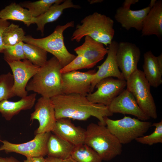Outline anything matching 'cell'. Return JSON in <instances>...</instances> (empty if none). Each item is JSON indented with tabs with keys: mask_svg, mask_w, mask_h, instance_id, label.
I'll use <instances>...</instances> for the list:
<instances>
[{
	"mask_svg": "<svg viewBox=\"0 0 162 162\" xmlns=\"http://www.w3.org/2000/svg\"><path fill=\"white\" fill-rule=\"evenodd\" d=\"M13 73L14 84L13 92L15 96L21 98L27 95L26 89L29 81L38 71L39 68L27 59L7 62Z\"/></svg>",
	"mask_w": 162,
	"mask_h": 162,
	"instance_id": "obj_11",
	"label": "cell"
},
{
	"mask_svg": "<svg viewBox=\"0 0 162 162\" xmlns=\"http://www.w3.org/2000/svg\"><path fill=\"white\" fill-rule=\"evenodd\" d=\"M78 162H102L98 154L85 144L75 146L70 156Z\"/></svg>",
	"mask_w": 162,
	"mask_h": 162,
	"instance_id": "obj_26",
	"label": "cell"
},
{
	"mask_svg": "<svg viewBox=\"0 0 162 162\" xmlns=\"http://www.w3.org/2000/svg\"><path fill=\"white\" fill-rule=\"evenodd\" d=\"M152 126L155 127L154 131L150 135L142 136L135 139L139 143L150 146L162 143V120L152 124Z\"/></svg>",
	"mask_w": 162,
	"mask_h": 162,
	"instance_id": "obj_31",
	"label": "cell"
},
{
	"mask_svg": "<svg viewBox=\"0 0 162 162\" xmlns=\"http://www.w3.org/2000/svg\"><path fill=\"white\" fill-rule=\"evenodd\" d=\"M10 24L7 20L0 19V52L2 53L4 49V45L2 40V34L5 28Z\"/></svg>",
	"mask_w": 162,
	"mask_h": 162,
	"instance_id": "obj_33",
	"label": "cell"
},
{
	"mask_svg": "<svg viewBox=\"0 0 162 162\" xmlns=\"http://www.w3.org/2000/svg\"><path fill=\"white\" fill-rule=\"evenodd\" d=\"M46 162H64V160L55 158L47 156L45 158Z\"/></svg>",
	"mask_w": 162,
	"mask_h": 162,
	"instance_id": "obj_37",
	"label": "cell"
},
{
	"mask_svg": "<svg viewBox=\"0 0 162 162\" xmlns=\"http://www.w3.org/2000/svg\"><path fill=\"white\" fill-rule=\"evenodd\" d=\"M74 146L67 141L51 133L47 143V155L64 160L71 156Z\"/></svg>",
	"mask_w": 162,
	"mask_h": 162,
	"instance_id": "obj_23",
	"label": "cell"
},
{
	"mask_svg": "<svg viewBox=\"0 0 162 162\" xmlns=\"http://www.w3.org/2000/svg\"><path fill=\"white\" fill-rule=\"evenodd\" d=\"M0 162H20L16 159L13 156L9 157H0Z\"/></svg>",
	"mask_w": 162,
	"mask_h": 162,
	"instance_id": "obj_35",
	"label": "cell"
},
{
	"mask_svg": "<svg viewBox=\"0 0 162 162\" xmlns=\"http://www.w3.org/2000/svg\"><path fill=\"white\" fill-rule=\"evenodd\" d=\"M103 1L102 0H92L88 1L90 4H93L98 3H100L102 2Z\"/></svg>",
	"mask_w": 162,
	"mask_h": 162,
	"instance_id": "obj_39",
	"label": "cell"
},
{
	"mask_svg": "<svg viewBox=\"0 0 162 162\" xmlns=\"http://www.w3.org/2000/svg\"><path fill=\"white\" fill-rule=\"evenodd\" d=\"M64 162H78L71 156L64 160Z\"/></svg>",
	"mask_w": 162,
	"mask_h": 162,
	"instance_id": "obj_38",
	"label": "cell"
},
{
	"mask_svg": "<svg viewBox=\"0 0 162 162\" xmlns=\"http://www.w3.org/2000/svg\"><path fill=\"white\" fill-rule=\"evenodd\" d=\"M23 48L26 59L33 64L40 67L44 65L47 61V52L40 47L23 42Z\"/></svg>",
	"mask_w": 162,
	"mask_h": 162,
	"instance_id": "obj_25",
	"label": "cell"
},
{
	"mask_svg": "<svg viewBox=\"0 0 162 162\" xmlns=\"http://www.w3.org/2000/svg\"><path fill=\"white\" fill-rule=\"evenodd\" d=\"M104 119L108 129L122 145L129 143L144 136L152 124L151 122L126 116L116 120L111 119L107 117Z\"/></svg>",
	"mask_w": 162,
	"mask_h": 162,
	"instance_id": "obj_6",
	"label": "cell"
},
{
	"mask_svg": "<svg viewBox=\"0 0 162 162\" xmlns=\"http://www.w3.org/2000/svg\"><path fill=\"white\" fill-rule=\"evenodd\" d=\"M64 0H40L34 2H27L21 4L30 12L34 17H37L46 11L55 3L61 4Z\"/></svg>",
	"mask_w": 162,
	"mask_h": 162,
	"instance_id": "obj_28",
	"label": "cell"
},
{
	"mask_svg": "<svg viewBox=\"0 0 162 162\" xmlns=\"http://www.w3.org/2000/svg\"><path fill=\"white\" fill-rule=\"evenodd\" d=\"M25 36V33L22 28L11 23L5 28L3 32L2 42L4 46H14L23 42Z\"/></svg>",
	"mask_w": 162,
	"mask_h": 162,
	"instance_id": "obj_27",
	"label": "cell"
},
{
	"mask_svg": "<svg viewBox=\"0 0 162 162\" xmlns=\"http://www.w3.org/2000/svg\"><path fill=\"white\" fill-rule=\"evenodd\" d=\"M23 42L13 46H4L3 52L4 59L7 62L26 59L23 48Z\"/></svg>",
	"mask_w": 162,
	"mask_h": 162,
	"instance_id": "obj_30",
	"label": "cell"
},
{
	"mask_svg": "<svg viewBox=\"0 0 162 162\" xmlns=\"http://www.w3.org/2000/svg\"><path fill=\"white\" fill-rule=\"evenodd\" d=\"M140 55V50L135 44L128 42L118 43L116 59L125 80L138 69Z\"/></svg>",
	"mask_w": 162,
	"mask_h": 162,
	"instance_id": "obj_13",
	"label": "cell"
},
{
	"mask_svg": "<svg viewBox=\"0 0 162 162\" xmlns=\"http://www.w3.org/2000/svg\"><path fill=\"white\" fill-rule=\"evenodd\" d=\"M74 22L71 21L65 24L56 26L53 32L48 36L41 38H35L31 36H25L23 42L33 44L52 54L59 61L63 67L76 57L70 52L65 46L63 33L65 29L73 27Z\"/></svg>",
	"mask_w": 162,
	"mask_h": 162,
	"instance_id": "obj_5",
	"label": "cell"
},
{
	"mask_svg": "<svg viewBox=\"0 0 162 162\" xmlns=\"http://www.w3.org/2000/svg\"><path fill=\"white\" fill-rule=\"evenodd\" d=\"M51 132L35 135L34 138L27 142L15 144L4 140L0 147V151L7 153L15 152L21 154L26 158L43 157L47 154V143Z\"/></svg>",
	"mask_w": 162,
	"mask_h": 162,
	"instance_id": "obj_8",
	"label": "cell"
},
{
	"mask_svg": "<svg viewBox=\"0 0 162 162\" xmlns=\"http://www.w3.org/2000/svg\"><path fill=\"white\" fill-rule=\"evenodd\" d=\"M118 44L117 41L112 40L108 45L107 56L104 62L97 67L98 70L92 82L90 93L93 92L96 84L104 78L113 77L118 79L125 80L122 73L119 69L116 59Z\"/></svg>",
	"mask_w": 162,
	"mask_h": 162,
	"instance_id": "obj_14",
	"label": "cell"
},
{
	"mask_svg": "<svg viewBox=\"0 0 162 162\" xmlns=\"http://www.w3.org/2000/svg\"><path fill=\"white\" fill-rule=\"evenodd\" d=\"M36 95L32 94L15 102L3 100L0 101V113L6 120L10 121L21 111L31 109L34 105Z\"/></svg>",
	"mask_w": 162,
	"mask_h": 162,
	"instance_id": "obj_21",
	"label": "cell"
},
{
	"mask_svg": "<svg viewBox=\"0 0 162 162\" xmlns=\"http://www.w3.org/2000/svg\"><path fill=\"white\" fill-rule=\"evenodd\" d=\"M34 111L31 114L30 121L37 120L39 126L34 132L35 135L51 132L56 119L54 106L50 98L41 97L36 103Z\"/></svg>",
	"mask_w": 162,
	"mask_h": 162,
	"instance_id": "obj_12",
	"label": "cell"
},
{
	"mask_svg": "<svg viewBox=\"0 0 162 162\" xmlns=\"http://www.w3.org/2000/svg\"><path fill=\"white\" fill-rule=\"evenodd\" d=\"M14 79L10 72L0 75V101L15 96L13 92Z\"/></svg>",
	"mask_w": 162,
	"mask_h": 162,
	"instance_id": "obj_29",
	"label": "cell"
},
{
	"mask_svg": "<svg viewBox=\"0 0 162 162\" xmlns=\"http://www.w3.org/2000/svg\"><path fill=\"white\" fill-rule=\"evenodd\" d=\"M143 57L142 71L151 86L157 88L162 83V54L156 56L149 51Z\"/></svg>",
	"mask_w": 162,
	"mask_h": 162,
	"instance_id": "obj_19",
	"label": "cell"
},
{
	"mask_svg": "<svg viewBox=\"0 0 162 162\" xmlns=\"http://www.w3.org/2000/svg\"><path fill=\"white\" fill-rule=\"evenodd\" d=\"M23 162H46L45 158L43 157L26 158Z\"/></svg>",
	"mask_w": 162,
	"mask_h": 162,
	"instance_id": "obj_34",
	"label": "cell"
},
{
	"mask_svg": "<svg viewBox=\"0 0 162 162\" xmlns=\"http://www.w3.org/2000/svg\"><path fill=\"white\" fill-rule=\"evenodd\" d=\"M54 106L56 120L68 118L85 121L91 116L99 120L98 124L106 126L104 118L113 114L103 104L93 103L86 96L78 94H62L50 98Z\"/></svg>",
	"mask_w": 162,
	"mask_h": 162,
	"instance_id": "obj_1",
	"label": "cell"
},
{
	"mask_svg": "<svg viewBox=\"0 0 162 162\" xmlns=\"http://www.w3.org/2000/svg\"><path fill=\"white\" fill-rule=\"evenodd\" d=\"M94 65L82 56L77 55L75 58L60 70L62 74H63L77 70L89 69Z\"/></svg>",
	"mask_w": 162,
	"mask_h": 162,
	"instance_id": "obj_32",
	"label": "cell"
},
{
	"mask_svg": "<svg viewBox=\"0 0 162 162\" xmlns=\"http://www.w3.org/2000/svg\"><path fill=\"white\" fill-rule=\"evenodd\" d=\"M77 25L71 40L79 42L86 36L107 46L115 34L114 21L110 17L97 12L86 16Z\"/></svg>",
	"mask_w": 162,
	"mask_h": 162,
	"instance_id": "obj_3",
	"label": "cell"
},
{
	"mask_svg": "<svg viewBox=\"0 0 162 162\" xmlns=\"http://www.w3.org/2000/svg\"><path fill=\"white\" fill-rule=\"evenodd\" d=\"M70 8L80 9L81 7L74 4L71 0H65L61 4H53L45 13L34 17V22L37 25V30L40 31L43 36L45 25L56 20L62 14L64 10Z\"/></svg>",
	"mask_w": 162,
	"mask_h": 162,
	"instance_id": "obj_22",
	"label": "cell"
},
{
	"mask_svg": "<svg viewBox=\"0 0 162 162\" xmlns=\"http://www.w3.org/2000/svg\"><path fill=\"white\" fill-rule=\"evenodd\" d=\"M126 86L125 80L115 79L112 77L106 78L96 84V91L88 94L86 96L92 103L101 104L108 106Z\"/></svg>",
	"mask_w": 162,
	"mask_h": 162,
	"instance_id": "obj_9",
	"label": "cell"
},
{
	"mask_svg": "<svg viewBox=\"0 0 162 162\" xmlns=\"http://www.w3.org/2000/svg\"><path fill=\"white\" fill-rule=\"evenodd\" d=\"M96 71H72L62 74V94H78L86 96L90 93L91 85Z\"/></svg>",
	"mask_w": 162,
	"mask_h": 162,
	"instance_id": "obj_10",
	"label": "cell"
},
{
	"mask_svg": "<svg viewBox=\"0 0 162 162\" xmlns=\"http://www.w3.org/2000/svg\"><path fill=\"white\" fill-rule=\"evenodd\" d=\"M138 2V0H125L122 6L130 8L131 5L134 4Z\"/></svg>",
	"mask_w": 162,
	"mask_h": 162,
	"instance_id": "obj_36",
	"label": "cell"
},
{
	"mask_svg": "<svg viewBox=\"0 0 162 162\" xmlns=\"http://www.w3.org/2000/svg\"><path fill=\"white\" fill-rule=\"evenodd\" d=\"M34 17L29 11L21 5L13 3L0 11V19L23 22L27 26L34 24Z\"/></svg>",
	"mask_w": 162,
	"mask_h": 162,
	"instance_id": "obj_24",
	"label": "cell"
},
{
	"mask_svg": "<svg viewBox=\"0 0 162 162\" xmlns=\"http://www.w3.org/2000/svg\"><path fill=\"white\" fill-rule=\"evenodd\" d=\"M142 36L155 35L162 37V1H156L144 18L141 30Z\"/></svg>",
	"mask_w": 162,
	"mask_h": 162,
	"instance_id": "obj_18",
	"label": "cell"
},
{
	"mask_svg": "<svg viewBox=\"0 0 162 162\" xmlns=\"http://www.w3.org/2000/svg\"><path fill=\"white\" fill-rule=\"evenodd\" d=\"M74 50L77 55L82 56L95 66L104 58L108 49L103 44L86 36L83 44Z\"/></svg>",
	"mask_w": 162,
	"mask_h": 162,
	"instance_id": "obj_20",
	"label": "cell"
},
{
	"mask_svg": "<svg viewBox=\"0 0 162 162\" xmlns=\"http://www.w3.org/2000/svg\"><path fill=\"white\" fill-rule=\"evenodd\" d=\"M85 144L94 150L102 160L108 161L120 154L122 145L106 126L92 123L86 129Z\"/></svg>",
	"mask_w": 162,
	"mask_h": 162,
	"instance_id": "obj_4",
	"label": "cell"
},
{
	"mask_svg": "<svg viewBox=\"0 0 162 162\" xmlns=\"http://www.w3.org/2000/svg\"><path fill=\"white\" fill-rule=\"evenodd\" d=\"M151 8L149 5L143 9L134 10L130 8L121 6L116 10L114 18L127 30L134 28L141 31L143 21Z\"/></svg>",
	"mask_w": 162,
	"mask_h": 162,
	"instance_id": "obj_16",
	"label": "cell"
},
{
	"mask_svg": "<svg viewBox=\"0 0 162 162\" xmlns=\"http://www.w3.org/2000/svg\"><path fill=\"white\" fill-rule=\"evenodd\" d=\"M126 81L127 89L133 95L143 112L150 118H156V107L150 92L151 86L143 71L137 69Z\"/></svg>",
	"mask_w": 162,
	"mask_h": 162,
	"instance_id": "obj_7",
	"label": "cell"
},
{
	"mask_svg": "<svg viewBox=\"0 0 162 162\" xmlns=\"http://www.w3.org/2000/svg\"><path fill=\"white\" fill-rule=\"evenodd\" d=\"M62 68L58 60L55 57H52L39 68L28 82L26 91H33L42 97L50 98L62 94V74L60 72Z\"/></svg>",
	"mask_w": 162,
	"mask_h": 162,
	"instance_id": "obj_2",
	"label": "cell"
},
{
	"mask_svg": "<svg viewBox=\"0 0 162 162\" xmlns=\"http://www.w3.org/2000/svg\"><path fill=\"white\" fill-rule=\"evenodd\" d=\"M52 132L74 146L85 143L86 130L75 126L70 119L62 118L56 120Z\"/></svg>",
	"mask_w": 162,
	"mask_h": 162,
	"instance_id": "obj_17",
	"label": "cell"
},
{
	"mask_svg": "<svg viewBox=\"0 0 162 162\" xmlns=\"http://www.w3.org/2000/svg\"><path fill=\"white\" fill-rule=\"evenodd\" d=\"M0 137H1V135H0V142H2V140H1Z\"/></svg>",
	"mask_w": 162,
	"mask_h": 162,
	"instance_id": "obj_40",
	"label": "cell"
},
{
	"mask_svg": "<svg viewBox=\"0 0 162 162\" xmlns=\"http://www.w3.org/2000/svg\"><path fill=\"white\" fill-rule=\"evenodd\" d=\"M108 107L110 111L113 114L131 115L142 121L150 118L142 110L133 95L127 88L115 98Z\"/></svg>",
	"mask_w": 162,
	"mask_h": 162,
	"instance_id": "obj_15",
	"label": "cell"
}]
</instances>
